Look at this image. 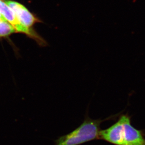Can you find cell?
I'll use <instances>...</instances> for the list:
<instances>
[{
    "label": "cell",
    "mask_w": 145,
    "mask_h": 145,
    "mask_svg": "<svg viewBox=\"0 0 145 145\" xmlns=\"http://www.w3.org/2000/svg\"><path fill=\"white\" fill-rule=\"evenodd\" d=\"M0 21H6L1 13H0Z\"/></svg>",
    "instance_id": "obj_6"
},
{
    "label": "cell",
    "mask_w": 145,
    "mask_h": 145,
    "mask_svg": "<svg viewBox=\"0 0 145 145\" xmlns=\"http://www.w3.org/2000/svg\"><path fill=\"white\" fill-rule=\"evenodd\" d=\"M4 2L13 10L21 23L25 27L31 29L34 24L38 22V19L20 3L10 0H4Z\"/></svg>",
    "instance_id": "obj_4"
},
{
    "label": "cell",
    "mask_w": 145,
    "mask_h": 145,
    "mask_svg": "<svg viewBox=\"0 0 145 145\" xmlns=\"http://www.w3.org/2000/svg\"><path fill=\"white\" fill-rule=\"evenodd\" d=\"M85 118L83 123L75 130L58 138L54 141L55 145H80L93 140L100 139V126L104 121Z\"/></svg>",
    "instance_id": "obj_2"
},
{
    "label": "cell",
    "mask_w": 145,
    "mask_h": 145,
    "mask_svg": "<svg viewBox=\"0 0 145 145\" xmlns=\"http://www.w3.org/2000/svg\"><path fill=\"white\" fill-rule=\"evenodd\" d=\"M16 32L13 26L7 21H0V37H7Z\"/></svg>",
    "instance_id": "obj_5"
},
{
    "label": "cell",
    "mask_w": 145,
    "mask_h": 145,
    "mask_svg": "<svg viewBox=\"0 0 145 145\" xmlns=\"http://www.w3.org/2000/svg\"><path fill=\"white\" fill-rule=\"evenodd\" d=\"M0 13L7 22L10 24L16 32L24 33L41 43L42 39L32 30L25 27L21 23L13 10L4 2V0H0Z\"/></svg>",
    "instance_id": "obj_3"
},
{
    "label": "cell",
    "mask_w": 145,
    "mask_h": 145,
    "mask_svg": "<svg viewBox=\"0 0 145 145\" xmlns=\"http://www.w3.org/2000/svg\"><path fill=\"white\" fill-rule=\"evenodd\" d=\"M100 139L115 145H145L144 133L133 127L128 114L121 115L108 129L100 130Z\"/></svg>",
    "instance_id": "obj_1"
}]
</instances>
